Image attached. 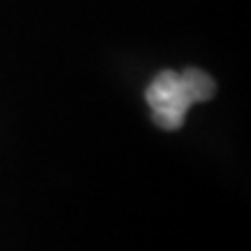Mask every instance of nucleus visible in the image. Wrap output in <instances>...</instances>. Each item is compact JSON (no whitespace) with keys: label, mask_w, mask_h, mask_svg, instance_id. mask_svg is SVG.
<instances>
[{"label":"nucleus","mask_w":251,"mask_h":251,"mask_svg":"<svg viewBox=\"0 0 251 251\" xmlns=\"http://www.w3.org/2000/svg\"><path fill=\"white\" fill-rule=\"evenodd\" d=\"M216 84L207 72L186 68L184 72L163 70L147 86V105L151 107L153 124L163 130H177L184 126L186 112L196 102H207L214 96Z\"/></svg>","instance_id":"1"}]
</instances>
